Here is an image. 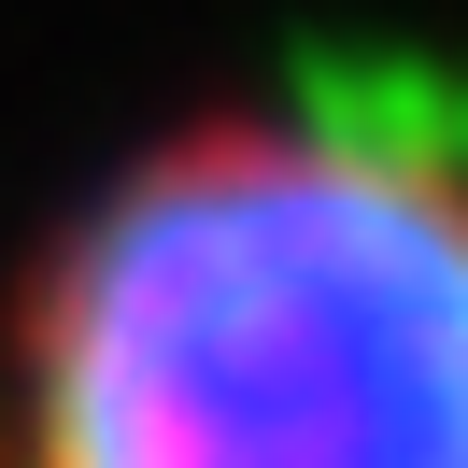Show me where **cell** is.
<instances>
[{"instance_id":"6da1fadb","label":"cell","mask_w":468,"mask_h":468,"mask_svg":"<svg viewBox=\"0 0 468 468\" xmlns=\"http://www.w3.org/2000/svg\"><path fill=\"white\" fill-rule=\"evenodd\" d=\"M0 468H468V58L313 29L100 128L0 256Z\"/></svg>"}]
</instances>
